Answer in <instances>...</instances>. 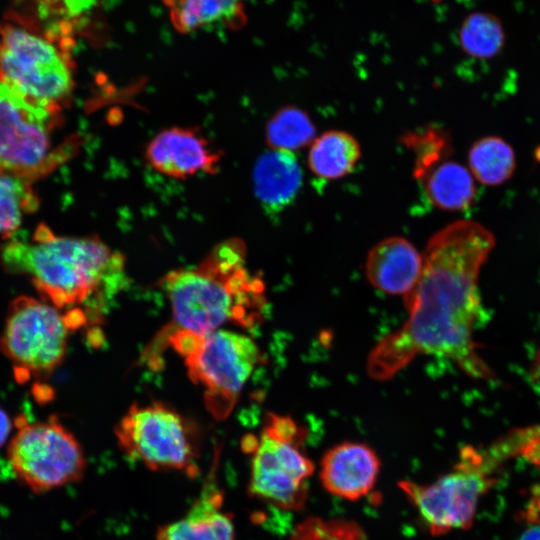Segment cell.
<instances>
[{"label":"cell","instance_id":"5","mask_svg":"<svg viewBox=\"0 0 540 540\" xmlns=\"http://www.w3.org/2000/svg\"><path fill=\"white\" fill-rule=\"evenodd\" d=\"M179 355L190 380L204 389L205 406L217 420L232 412L260 361V351L250 337L224 329L192 337Z\"/></svg>","mask_w":540,"mask_h":540},{"label":"cell","instance_id":"8","mask_svg":"<svg viewBox=\"0 0 540 540\" xmlns=\"http://www.w3.org/2000/svg\"><path fill=\"white\" fill-rule=\"evenodd\" d=\"M8 460L18 481L34 493H44L79 481L86 459L75 436L54 416L43 422L17 421Z\"/></svg>","mask_w":540,"mask_h":540},{"label":"cell","instance_id":"10","mask_svg":"<svg viewBox=\"0 0 540 540\" xmlns=\"http://www.w3.org/2000/svg\"><path fill=\"white\" fill-rule=\"evenodd\" d=\"M302 443L264 424L259 438L246 437L244 450L252 453L248 493L275 508L299 511L308 497L307 479L313 462L300 450Z\"/></svg>","mask_w":540,"mask_h":540},{"label":"cell","instance_id":"12","mask_svg":"<svg viewBox=\"0 0 540 540\" xmlns=\"http://www.w3.org/2000/svg\"><path fill=\"white\" fill-rule=\"evenodd\" d=\"M146 159L157 172L185 179L217 171L221 156L196 129L171 127L150 141Z\"/></svg>","mask_w":540,"mask_h":540},{"label":"cell","instance_id":"19","mask_svg":"<svg viewBox=\"0 0 540 540\" xmlns=\"http://www.w3.org/2000/svg\"><path fill=\"white\" fill-rule=\"evenodd\" d=\"M474 176L456 162H444L426 175L425 190L428 199L442 210L456 211L468 208L476 196Z\"/></svg>","mask_w":540,"mask_h":540},{"label":"cell","instance_id":"4","mask_svg":"<svg viewBox=\"0 0 540 540\" xmlns=\"http://www.w3.org/2000/svg\"><path fill=\"white\" fill-rule=\"evenodd\" d=\"M73 34L12 9L0 20V80L52 111H61L74 88Z\"/></svg>","mask_w":540,"mask_h":540},{"label":"cell","instance_id":"1","mask_svg":"<svg viewBox=\"0 0 540 540\" xmlns=\"http://www.w3.org/2000/svg\"><path fill=\"white\" fill-rule=\"evenodd\" d=\"M494 244L492 233L471 220L453 222L430 238L419 280L404 296L408 319L369 355L373 379L393 377L417 355L444 356L473 377H491L473 331L483 315L478 276Z\"/></svg>","mask_w":540,"mask_h":540},{"label":"cell","instance_id":"21","mask_svg":"<svg viewBox=\"0 0 540 540\" xmlns=\"http://www.w3.org/2000/svg\"><path fill=\"white\" fill-rule=\"evenodd\" d=\"M315 133V126L304 110L287 106L268 121L266 142L272 150L294 152L312 143Z\"/></svg>","mask_w":540,"mask_h":540},{"label":"cell","instance_id":"9","mask_svg":"<svg viewBox=\"0 0 540 540\" xmlns=\"http://www.w3.org/2000/svg\"><path fill=\"white\" fill-rule=\"evenodd\" d=\"M71 330L67 316L56 307L20 296L8 309L0 348L11 360L18 380L46 377L63 361Z\"/></svg>","mask_w":540,"mask_h":540},{"label":"cell","instance_id":"6","mask_svg":"<svg viewBox=\"0 0 540 540\" xmlns=\"http://www.w3.org/2000/svg\"><path fill=\"white\" fill-rule=\"evenodd\" d=\"M124 454L154 471L195 475L198 449L194 429L171 407L133 404L115 428Z\"/></svg>","mask_w":540,"mask_h":540},{"label":"cell","instance_id":"23","mask_svg":"<svg viewBox=\"0 0 540 540\" xmlns=\"http://www.w3.org/2000/svg\"><path fill=\"white\" fill-rule=\"evenodd\" d=\"M38 199L30 181L0 175V236L8 238L20 226L23 216L36 210Z\"/></svg>","mask_w":540,"mask_h":540},{"label":"cell","instance_id":"7","mask_svg":"<svg viewBox=\"0 0 540 540\" xmlns=\"http://www.w3.org/2000/svg\"><path fill=\"white\" fill-rule=\"evenodd\" d=\"M59 116L0 80V175L31 182L49 172L62 157L53 147Z\"/></svg>","mask_w":540,"mask_h":540},{"label":"cell","instance_id":"17","mask_svg":"<svg viewBox=\"0 0 540 540\" xmlns=\"http://www.w3.org/2000/svg\"><path fill=\"white\" fill-rule=\"evenodd\" d=\"M164 5L173 27L182 34L240 28L246 21L244 0H164Z\"/></svg>","mask_w":540,"mask_h":540},{"label":"cell","instance_id":"24","mask_svg":"<svg viewBox=\"0 0 540 540\" xmlns=\"http://www.w3.org/2000/svg\"><path fill=\"white\" fill-rule=\"evenodd\" d=\"M290 540H368L362 527L345 519L309 517L299 523Z\"/></svg>","mask_w":540,"mask_h":540},{"label":"cell","instance_id":"3","mask_svg":"<svg viewBox=\"0 0 540 540\" xmlns=\"http://www.w3.org/2000/svg\"><path fill=\"white\" fill-rule=\"evenodd\" d=\"M0 254L7 271L29 276L45 302L59 309L104 300V292L110 297L125 279L124 256L99 238L59 236L44 224L31 242L10 241Z\"/></svg>","mask_w":540,"mask_h":540},{"label":"cell","instance_id":"28","mask_svg":"<svg viewBox=\"0 0 540 540\" xmlns=\"http://www.w3.org/2000/svg\"><path fill=\"white\" fill-rule=\"evenodd\" d=\"M518 540H540V525L526 530Z\"/></svg>","mask_w":540,"mask_h":540},{"label":"cell","instance_id":"25","mask_svg":"<svg viewBox=\"0 0 540 540\" xmlns=\"http://www.w3.org/2000/svg\"><path fill=\"white\" fill-rule=\"evenodd\" d=\"M405 142L409 143L416 153L415 175L420 179L426 177L448 149L444 133L436 129L411 134Z\"/></svg>","mask_w":540,"mask_h":540},{"label":"cell","instance_id":"20","mask_svg":"<svg viewBox=\"0 0 540 540\" xmlns=\"http://www.w3.org/2000/svg\"><path fill=\"white\" fill-rule=\"evenodd\" d=\"M468 162L472 175L486 185H499L508 180L516 166L512 147L499 137L489 136L470 148Z\"/></svg>","mask_w":540,"mask_h":540},{"label":"cell","instance_id":"16","mask_svg":"<svg viewBox=\"0 0 540 540\" xmlns=\"http://www.w3.org/2000/svg\"><path fill=\"white\" fill-rule=\"evenodd\" d=\"M301 183V167L291 151L271 149L254 166V192L268 213L286 209L294 201Z\"/></svg>","mask_w":540,"mask_h":540},{"label":"cell","instance_id":"27","mask_svg":"<svg viewBox=\"0 0 540 540\" xmlns=\"http://www.w3.org/2000/svg\"><path fill=\"white\" fill-rule=\"evenodd\" d=\"M11 431V423L7 414L0 409V447L5 443Z\"/></svg>","mask_w":540,"mask_h":540},{"label":"cell","instance_id":"22","mask_svg":"<svg viewBox=\"0 0 540 540\" xmlns=\"http://www.w3.org/2000/svg\"><path fill=\"white\" fill-rule=\"evenodd\" d=\"M459 41L461 49L469 56L489 59L502 50L505 33L500 20L495 15L474 12L463 21Z\"/></svg>","mask_w":540,"mask_h":540},{"label":"cell","instance_id":"18","mask_svg":"<svg viewBox=\"0 0 540 540\" xmlns=\"http://www.w3.org/2000/svg\"><path fill=\"white\" fill-rule=\"evenodd\" d=\"M360 156V145L351 134L332 130L313 140L308 165L318 178L334 180L348 174Z\"/></svg>","mask_w":540,"mask_h":540},{"label":"cell","instance_id":"13","mask_svg":"<svg viewBox=\"0 0 540 540\" xmlns=\"http://www.w3.org/2000/svg\"><path fill=\"white\" fill-rule=\"evenodd\" d=\"M380 459L368 445L344 442L329 449L321 460L320 480L331 494L358 500L374 487L380 472Z\"/></svg>","mask_w":540,"mask_h":540},{"label":"cell","instance_id":"15","mask_svg":"<svg viewBox=\"0 0 540 540\" xmlns=\"http://www.w3.org/2000/svg\"><path fill=\"white\" fill-rule=\"evenodd\" d=\"M423 255L403 237H388L377 243L369 252L365 274L374 287L403 297L419 280Z\"/></svg>","mask_w":540,"mask_h":540},{"label":"cell","instance_id":"14","mask_svg":"<svg viewBox=\"0 0 540 540\" xmlns=\"http://www.w3.org/2000/svg\"><path fill=\"white\" fill-rule=\"evenodd\" d=\"M223 493L215 475L208 476L188 512L157 530V540H235L230 514L223 510Z\"/></svg>","mask_w":540,"mask_h":540},{"label":"cell","instance_id":"26","mask_svg":"<svg viewBox=\"0 0 540 540\" xmlns=\"http://www.w3.org/2000/svg\"><path fill=\"white\" fill-rule=\"evenodd\" d=\"M521 453L531 463L540 466V437L530 440Z\"/></svg>","mask_w":540,"mask_h":540},{"label":"cell","instance_id":"11","mask_svg":"<svg viewBox=\"0 0 540 540\" xmlns=\"http://www.w3.org/2000/svg\"><path fill=\"white\" fill-rule=\"evenodd\" d=\"M494 483L486 471L460 460L452 472L430 484L403 480L398 486L430 533L438 536L453 529H469L479 499Z\"/></svg>","mask_w":540,"mask_h":540},{"label":"cell","instance_id":"2","mask_svg":"<svg viewBox=\"0 0 540 540\" xmlns=\"http://www.w3.org/2000/svg\"><path fill=\"white\" fill-rule=\"evenodd\" d=\"M172 310L161 335L183 332L202 336L231 323L243 328L260 321L264 284L245 267V247L226 240L195 267L169 272L160 282Z\"/></svg>","mask_w":540,"mask_h":540}]
</instances>
